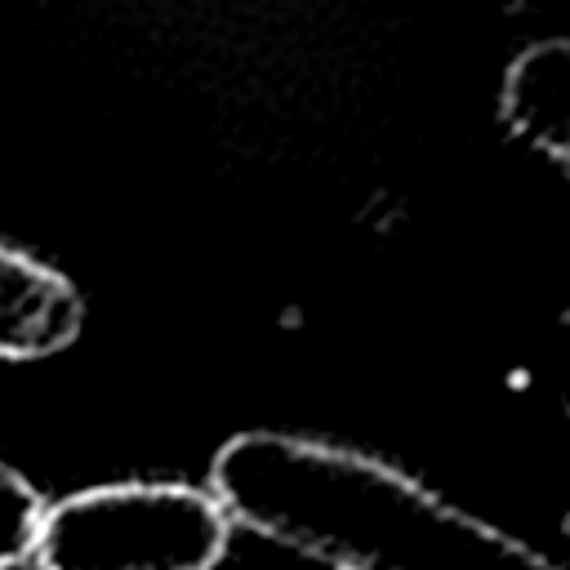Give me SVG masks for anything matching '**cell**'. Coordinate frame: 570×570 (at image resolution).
Returning a JSON list of instances; mask_svg holds the SVG:
<instances>
[{"instance_id": "cell-1", "label": "cell", "mask_w": 570, "mask_h": 570, "mask_svg": "<svg viewBox=\"0 0 570 570\" xmlns=\"http://www.w3.org/2000/svg\"><path fill=\"white\" fill-rule=\"evenodd\" d=\"M209 476L232 521L334 570H561L401 468L334 441L240 432Z\"/></svg>"}, {"instance_id": "cell-2", "label": "cell", "mask_w": 570, "mask_h": 570, "mask_svg": "<svg viewBox=\"0 0 570 570\" xmlns=\"http://www.w3.org/2000/svg\"><path fill=\"white\" fill-rule=\"evenodd\" d=\"M232 543L223 503L187 481H116L40 517V570H214Z\"/></svg>"}, {"instance_id": "cell-3", "label": "cell", "mask_w": 570, "mask_h": 570, "mask_svg": "<svg viewBox=\"0 0 570 570\" xmlns=\"http://www.w3.org/2000/svg\"><path fill=\"white\" fill-rule=\"evenodd\" d=\"M80 289L58 267L0 245V361H40L76 343Z\"/></svg>"}, {"instance_id": "cell-4", "label": "cell", "mask_w": 570, "mask_h": 570, "mask_svg": "<svg viewBox=\"0 0 570 570\" xmlns=\"http://www.w3.org/2000/svg\"><path fill=\"white\" fill-rule=\"evenodd\" d=\"M503 125L557 165L570 160V45L539 40L503 76L499 89Z\"/></svg>"}, {"instance_id": "cell-5", "label": "cell", "mask_w": 570, "mask_h": 570, "mask_svg": "<svg viewBox=\"0 0 570 570\" xmlns=\"http://www.w3.org/2000/svg\"><path fill=\"white\" fill-rule=\"evenodd\" d=\"M45 517V494L0 459V570L31 557Z\"/></svg>"}]
</instances>
